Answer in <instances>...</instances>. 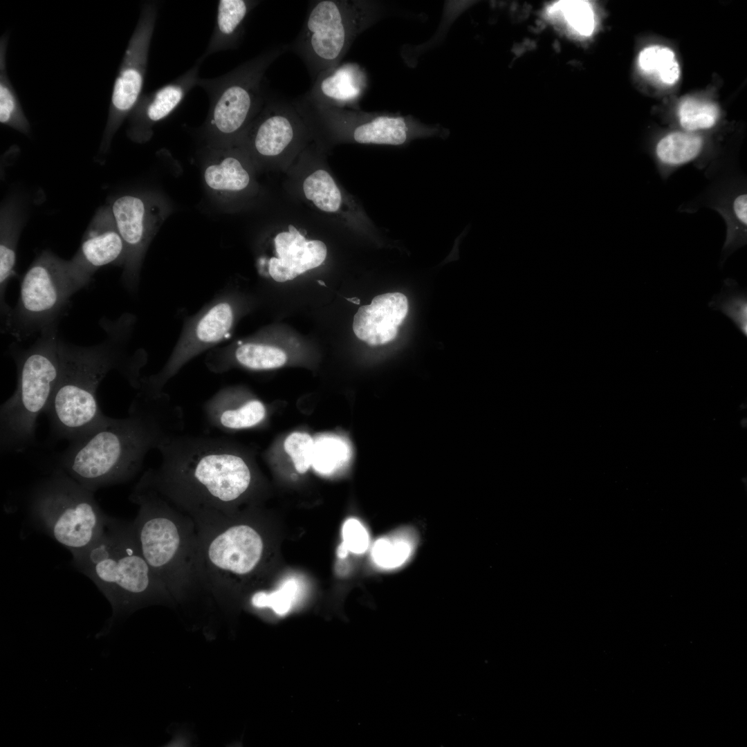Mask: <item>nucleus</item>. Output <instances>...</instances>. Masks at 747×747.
Returning <instances> with one entry per match:
<instances>
[{
	"mask_svg": "<svg viewBox=\"0 0 747 747\" xmlns=\"http://www.w3.org/2000/svg\"><path fill=\"white\" fill-rule=\"evenodd\" d=\"M129 499L138 506L131 523L140 550L165 590L208 589L193 519L140 480Z\"/></svg>",
	"mask_w": 747,
	"mask_h": 747,
	"instance_id": "nucleus-4",
	"label": "nucleus"
},
{
	"mask_svg": "<svg viewBox=\"0 0 747 747\" xmlns=\"http://www.w3.org/2000/svg\"><path fill=\"white\" fill-rule=\"evenodd\" d=\"M638 63L644 74L664 84H674L679 78V65L670 48L658 45L648 46L640 53Z\"/></svg>",
	"mask_w": 747,
	"mask_h": 747,
	"instance_id": "nucleus-29",
	"label": "nucleus"
},
{
	"mask_svg": "<svg viewBox=\"0 0 747 747\" xmlns=\"http://www.w3.org/2000/svg\"><path fill=\"white\" fill-rule=\"evenodd\" d=\"M550 19L564 25L573 35L590 36L595 28L593 8L586 1H560L547 10Z\"/></svg>",
	"mask_w": 747,
	"mask_h": 747,
	"instance_id": "nucleus-26",
	"label": "nucleus"
},
{
	"mask_svg": "<svg viewBox=\"0 0 747 747\" xmlns=\"http://www.w3.org/2000/svg\"><path fill=\"white\" fill-rule=\"evenodd\" d=\"M407 311V299L400 293L376 296L369 305L360 307L354 315L353 332L369 345L386 344L396 338Z\"/></svg>",
	"mask_w": 747,
	"mask_h": 747,
	"instance_id": "nucleus-20",
	"label": "nucleus"
},
{
	"mask_svg": "<svg viewBox=\"0 0 747 747\" xmlns=\"http://www.w3.org/2000/svg\"><path fill=\"white\" fill-rule=\"evenodd\" d=\"M412 538L409 533L403 532L392 538L378 539L372 547L373 560L384 569H395L403 565L412 553Z\"/></svg>",
	"mask_w": 747,
	"mask_h": 747,
	"instance_id": "nucleus-31",
	"label": "nucleus"
},
{
	"mask_svg": "<svg viewBox=\"0 0 747 747\" xmlns=\"http://www.w3.org/2000/svg\"><path fill=\"white\" fill-rule=\"evenodd\" d=\"M11 349L17 382L0 408V444L1 451L17 453L34 443L37 418L48 409L59 381L62 356L57 326L42 331L28 349Z\"/></svg>",
	"mask_w": 747,
	"mask_h": 747,
	"instance_id": "nucleus-5",
	"label": "nucleus"
},
{
	"mask_svg": "<svg viewBox=\"0 0 747 747\" xmlns=\"http://www.w3.org/2000/svg\"><path fill=\"white\" fill-rule=\"evenodd\" d=\"M157 450L159 466L139 480L192 518L235 514L251 488L247 459L225 437L181 432L165 439Z\"/></svg>",
	"mask_w": 747,
	"mask_h": 747,
	"instance_id": "nucleus-1",
	"label": "nucleus"
},
{
	"mask_svg": "<svg viewBox=\"0 0 747 747\" xmlns=\"http://www.w3.org/2000/svg\"><path fill=\"white\" fill-rule=\"evenodd\" d=\"M347 446L333 439H325L315 443L312 464L321 473L333 471L348 459Z\"/></svg>",
	"mask_w": 747,
	"mask_h": 747,
	"instance_id": "nucleus-33",
	"label": "nucleus"
},
{
	"mask_svg": "<svg viewBox=\"0 0 747 747\" xmlns=\"http://www.w3.org/2000/svg\"><path fill=\"white\" fill-rule=\"evenodd\" d=\"M158 10V4L154 1H147L142 5L137 25L113 86L107 122L100 147V153L108 151L116 132L141 97Z\"/></svg>",
	"mask_w": 747,
	"mask_h": 747,
	"instance_id": "nucleus-13",
	"label": "nucleus"
},
{
	"mask_svg": "<svg viewBox=\"0 0 747 747\" xmlns=\"http://www.w3.org/2000/svg\"><path fill=\"white\" fill-rule=\"evenodd\" d=\"M253 160L238 142L208 144L203 163V178L209 194L223 205H230L248 193L254 183Z\"/></svg>",
	"mask_w": 747,
	"mask_h": 747,
	"instance_id": "nucleus-17",
	"label": "nucleus"
},
{
	"mask_svg": "<svg viewBox=\"0 0 747 747\" xmlns=\"http://www.w3.org/2000/svg\"><path fill=\"white\" fill-rule=\"evenodd\" d=\"M8 36L4 34L0 41V122L24 134L30 131L19 98L12 85L6 70V52Z\"/></svg>",
	"mask_w": 747,
	"mask_h": 747,
	"instance_id": "nucleus-25",
	"label": "nucleus"
},
{
	"mask_svg": "<svg viewBox=\"0 0 747 747\" xmlns=\"http://www.w3.org/2000/svg\"><path fill=\"white\" fill-rule=\"evenodd\" d=\"M719 114L715 104L692 98L683 100L678 109L679 122L689 132L713 127Z\"/></svg>",
	"mask_w": 747,
	"mask_h": 747,
	"instance_id": "nucleus-32",
	"label": "nucleus"
},
{
	"mask_svg": "<svg viewBox=\"0 0 747 747\" xmlns=\"http://www.w3.org/2000/svg\"><path fill=\"white\" fill-rule=\"evenodd\" d=\"M293 101L308 126L321 127L336 141L405 146L419 138H446L450 133L448 129L439 124L423 123L411 115L329 106L304 95Z\"/></svg>",
	"mask_w": 747,
	"mask_h": 747,
	"instance_id": "nucleus-10",
	"label": "nucleus"
},
{
	"mask_svg": "<svg viewBox=\"0 0 747 747\" xmlns=\"http://www.w3.org/2000/svg\"><path fill=\"white\" fill-rule=\"evenodd\" d=\"M184 427L181 408L165 392H138L126 417L107 416L98 427L71 441L59 468L87 489L127 482L140 470L148 452Z\"/></svg>",
	"mask_w": 747,
	"mask_h": 747,
	"instance_id": "nucleus-2",
	"label": "nucleus"
},
{
	"mask_svg": "<svg viewBox=\"0 0 747 747\" xmlns=\"http://www.w3.org/2000/svg\"><path fill=\"white\" fill-rule=\"evenodd\" d=\"M124 329H109L107 340L91 347L76 346L61 340L60 376L45 412L57 438L73 441L107 419L99 406L97 390L110 371H120L138 388L140 365L124 357L119 343L124 338Z\"/></svg>",
	"mask_w": 747,
	"mask_h": 747,
	"instance_id": "nucleus-3",
	"label": "nucleus"
},
{
	"mask_svg": "<svg viewBox=\"0 0 747 747\" xmlns=\"http://www.w3.org/2000/svg\"><path fill=\"white\" fill-rule=\"evenodd\" d=\"M207 421L224 432L253 427L266 418V408L259 400L245 397L236 387L219 389L203 405Z\"/></svg>",
	"mask_w": 747,
	"mask_h": 747,
	"instance_id": "nucleus-21",
	"label": "nucleus"
},
{
	"mask_svg": "<svg viewBox=\"0 0 747 747\" xmlns=\"http://www.w3.org/2000/svg\"><path fill=\"white\" fill-rule=\"evenodd\" d=\"M259 3L253 0L219 1L213 33L201 58L203 60L216 52L237 48L244 33L246 20Z\"/></svg>",
	"mask_w": 747,
	"mask_h": 747,
	"instance_id": "nucleus-23",
	"label": "nucleus"
},
{
	"mask_svg": "<svg viewBox=\"0 0 747 747\" xmlns=\"http://www.w3.org/2000/svg\"><path fill=\"white\" fill-rule=\"evenodd\" d=\"M366 86V75L359 65L340 64L321 73L304 95L323 104L358 109V102Z\"/></svg>",
	"mask_w": 747,
	"mask_h": 747,
	"instance_id": "nucleus-22",
	"label": "nucleus"
},
{
	"mask_svg": "<svg viewBox=\"0 0 747 747\" xmlns=\"http://www.w3.org/2000/svg\"><path fill=\"white\" fill-rule=\"evenodd\" d=\"M708 306L726 315L739 331L747 336L746 289H740L735 280L726 279L721 293L712 297Z\"/></svg>",
	"mask_w": 747,
	"mask_h": 747,
	"instance_id": "nucleus-30",
	"label": "nucleus"
},
{
	"mask_svg": "<svg viewBox=\"0 0 747 747\" xmlns=\"http://www.w3.org/2000/svg\"><path fill=\"white\" fill-rule=\"evenodd\" d=\"M29 510L42 529L72 555L91 545L110 517L100 509L94 492L59 468L33 489Z\"/></svg>",
	"mask_w": 747,
	"mask_h": 747,
	"instance_id": "nucleus-9",
	"label": "nucleus"
},
{
	"mask_svg": "<svg viewBox=\"0 0 747 747\" xmlns=\"http://www.w3.org/2000/svg\"><path fill=\"white\" fill-rule=\"evenodd\" d=\"M78 290L66 260L43 251L24 275L18 301L3 320V331L21 342L57 326L71 297Z\"/></svg>",
	"mask_w": 747,
	"mask_h": 747,
	"instance_id": "nucleus-11",
	"label": "nucleus"
},
{
	"mask_svg": "<svg viewBox=\"0 0 747 747\" xmlns=\"http://www.w3.org/2000/svg\"><path fill=\"white\" fill-rule=\"evenodd\" d=\"M306 121L293 100L268 95L238 140L255 161H275L299 151L307 138Z\"/></svg>",
	"mask_w": 747,
	"mask_h": 747,
	"instance_id": "nucleus-15",
	"label": "nucleus"
},
{
	"mask_svg": "<svg viewBox=\"0 0 747 747\" xmlns=\"http://www.w3.org/2000/svg\"><path fill=\"white\" fill-rule=\"evenodd\" d=\"M288 50V44L269 48L225 75L199 79L197 86L208 94L210 108L204 124L208 144L238 142L264 106L265 73L272 63Z\"/></svg>",
	"mask_w": 747,
	"mask_h": 747,
	"instance_id": "nucleus-8",
	"label": "nucleus"
},
{
	"mask_svg": "<svg viewBox=\"0 0 747 747\" xmlns=\"http://www.w3.org/2000/svg\"><path fill=\"white\" fill-rule=\"evenodd\" d=\"M305 197L321 211L335 213L342 204V192L331 175L320 169L306 177L302 185Z\"/></svg>",
	"mask_w": 747,
	"mask_h": 747,
	"instance_id": "nucleus-28",
	"label": "nucleus"
},
{
	"mask_svg": "<svg viewBox=\"0 0 747 747\" xmlns=\"http://www.w3.org/2000/svg\"><path fill=\"white\" fill-rule=\"evenodd\" d=\"M343 542L338 548V554L344 557L349 551L360 554L366 551L369 544L368 532L356 519H349L342 527Z\"/></svg>",
	"mask_w": 747,
	"mask_h": 747,
	"instance_id": "nucleus-36",
	"label": "nucleus"
},
{
	"mask_svg": "<svg viewBox=\"0 0 747 747\" xmlns=\"http://www.w3.org/2000/svg\"><path fill=\"white\" fill-rule=\"evenodd\" d=\"M317 282H318V284H321L322 286H326L325 283L322 280H317Z\"/></svg>",
	"mask_w": 747,
	"mask_h": 747,
	"instance_id": "nucleus-39",
	"label": "nucleus"
},
{
	"mask_svg": "<svg viewBox=\"0 0 747 747\" xmlns=\"http://www.w3.org/2000/svg\"><path fill=\"white\" fill-rule=\"evenodd\" d=\"M73 563L109 601L114 616L166 591L142 556L131 522L110 517L100 536L73 555Z\"/></svg>",
	"mask_w": 747,
	"mask_h": 747,
	"instance_id": "nucleus-6",
	"label": "nucleus"
},
{
	"mask_svg": "<svg viewBox=\"0 0 747 747\" xmlns=\"http://www.w3.org/2000/svg\"><path fill=\"white\" fill-rule=\"evenodd\" d=\"M109 205L127 250L122 281L129 290H134L149 245L169 214L170 208L162 196L151 192L124 194Z\"/></svg>",
	"mask_w": 747,
	"mask_h": 747,
	"instance_id": "nucleus-14",
	"label": "nucleus"
},
{
	"mask_svg": "<svg viewBox=\"0 0 747 747\" xmlns=\"http://www.w3.org/2000/svg\"><path fill=\"white\" fill-rule=\"evenodd\" d=\"M19 237L18 212L14 205L9 204L1 209L0 220V303L3 320L11 308L5 302V293L9 282L16 276Z\"/></svg>",
	"mask_w": 747,
	"mask_h": 747,
	"instance_id": "nucleus-24",
	"label": "nucleus"
},
{
	"mask_svg": "<svg viewBox=\"0 0 747 747\" xmlns=\"http://www.w3.org/2000/svg\"><path fill=\"white\" fill-rule=\"evenodd\" d=\"M237 315V303L225 291L190 317L163 367L158 372L140 378L138 392L151 396L164 393L167 382L187 362L230 335Z\"/></svg>",
	"mask_w": 747,
	"mask_h": 747,
	"instance_id": "nucleus-12",
	"label": "nucleus"
},
{
	"mask_svg": "<svg viewBox=\"0 0 747 747\" xmlns=\"http://www.w3.org/2000/svg\"><path fill=\"white\" fill-rule=\"evenodd\" d=\"M126 256V247L110 205L103 206L93 217L78 250L70 260H66V266L71 277L80 290L87 286L100 268L109 265L123 266Z\"/></svg>",
	"mask_w": 747,
	"mask_h": 747,
	"instance_id": "nucleus-16",
	"label": "nucleus"
},
{
	"mask_svg": "<svg viewBox=\"0 0 747 747\" xmlns=\"http://www.w3.org/2000/svg\"><path fill=\"white\" fill-rule=\"evenodd\" d=\"M702 138L692 132L670 133L658 142L656 153L660 161L670 166H678L694 159L700 153Z\"/></svg>",
	"mask_w": 747,
	"mask_h": 747,
	"instance_id": "nucleus-27",
	"label": "nucleus"
},
{
	"mask_svg": "<svg viewBox=\"0 0 747 747\" xmlns=\"http://www.w3.org/2000/svg\"><path fill=\"white\" fill-rule=\"evenodd\" d=\"M297 589V584L294 580H288L272 593H256L252 598V603L258 607H270L276 614L284 615L291 608Z\"/></svg>",
	"mask_w": 747,
	"mask_h": 747,
	"instance_id": "nucleus-34",
	"label": "nucleus"
},
{
	"mask_svg": "<svg viewBox=\"0 0 747 747\" xmlns=\"http://www.w3.org/2000/svg\"><path fill=\"white\" fill-rule=\"evenodd\" d=\"M276 257L267 261L268 275L277 282L295 279L320 266L326 257V246L320 240H306L293 225L273 239Z\"/></svg>",
	"mask_w": 747,
	"mask_h": 747,
	"instance_id": "nucleus-19",
	"label": "nucleus"
},
{
	"mask_svg": "<svg viewBox=\"0 0 747 747\" xmlns=\"http://www.w3.org/2000/svg\"><path fill=\"white\" fill-rule=\"evenodd\" d=\"M733 212L735 217L740 223L747 224V196L741 194L737 196L733 201Z\"/></svg>",
	"mask_w": 747,
	"mask_h": 747,
	"instance_id": "nucleus-37",
	"label": "nucleus"
},
{
	"mask_svg": "<svg viewBox=\"0 0 747 747\" xmlns=\"http://www.w3.org/2000/svg\"><path fill=\"white\" fill-rule=\"evenodd\" d=\"M385 13L378 1H312L299 33L288 44V50L302 59L313 82L341 64L355 39Z\"/></svg>",
	"mask_w": 747,
	"mask_h": 747,
	"instance_id": "nucleus-7",
	"label": "nucleus"
},
{
	"mask_svg": "<svg viewBox=\"0 0 747 747\" xmlns=\"http://www.w3.org/2000/svg\"><path fill=\"white\" fill-rule=\"evenodd\" d=\"M203 61L200 57L192 68L174 80L141 95L128 117L127 135L133 141H148L154 125L173 113L188 92L197 86Z\"/></svg>",
	"mask_w": 747,
	"mask_h": 747,
	"instance_id": "nucleus-18",
	"label": "nucleus"
},
{
	"mask_svg": "<svg viewBox=\"0 0 747 747\" xmlns=\"http://www.w3.org/2000/svg\"><path fill=\"white\" fill-rule=\"evenodd\" d=\"M346 299L356 304H359L360 302V299L357 297L346 298Z\"/></svg>",
	"mask_w": 747,
	"mask_h": 747,
	"instance_id": "nucleus-38",
	"label": "nucleus"
},
{
	"mask_svg": "<svg viewBox=\"0 0 747 747\" xmlns=\"http://www.w3.org/2000/svg\"><path fill=\"white\" fill-rule=\"evenodd\" d=\"M314 446L312 437L306 433L293 432L286 439L284 450L299 473L306 472L312 464Z\"/></svg>",
	"mask_w": 747,
	"mask_h": 747,
	"instance_id": "nucleus-35",
	"label": "nucleus"
}]
</instances>
